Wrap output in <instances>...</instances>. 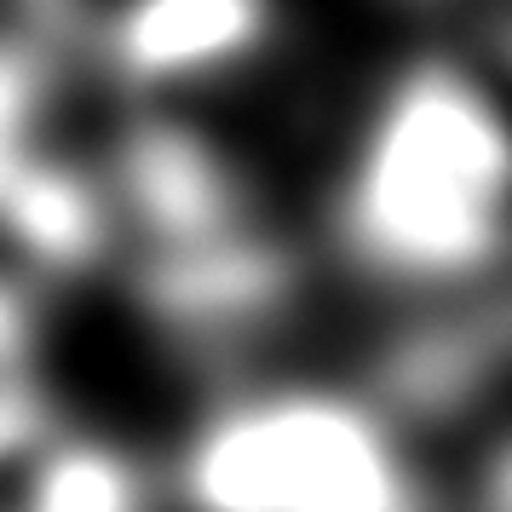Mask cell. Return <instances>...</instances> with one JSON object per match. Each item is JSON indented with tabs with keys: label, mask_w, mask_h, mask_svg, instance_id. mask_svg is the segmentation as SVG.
<instances>
[{
	"label": "cell",
	"mask_w": 512,
	"mask_h": 512,
	"mask_svg": "<svg viewBox=\"0 0 512 512\" xmlns=\"http://www.w3.org/2000/svg\"><path fill=\"white\" fill-rule=\"evenodd\" d=\"M162 478L121 438L64 426L58 438L18 472L12 512H156Z\"/></svg>",
	"instance_id": "52a82bcc"
},
{
	"label": "cell",
	"mask_w": 512,
	"mask_h": 512,
	"mask_svg": "<svg viewBox=\"0 0 512 512\" xmlns=\"http://www.w3.org/2000/svg\"><path fill=\"white\" fill-rule=\"evenodd\" d=\"M294 259L259 231L225 236L213 248L139 259V300L162 328L190 346L248 340L288 305Z\"/></svg>",
	"instance_id": "277c9868"
},
{
	"label": "cell",
	"mask_w": 512,
	"mask_h": 512,
	"mask_svg": "<svg viewBox=\"0 0 512 512\" xmlns=\"http://www.w3.org/2000/svg\"><path fill=\"white\" fill-rule=\"evenodd\" d=\"M116 202L81 167L24 150L0 162V242L24 277H81L116 242Z\"/></svg>",
	"instance_id": "5b68a950"
},
{
	"label": "cell",
	"mask_w": 512,
	"mask_h": 512,
	"mask_svg": "<svg viewBox=\"0 0 512 512\" xmlns=\"http://www.w3.org/2000/svg\"><path fill=\"white\" fill-rule=\"evenodd\" d=\"M47 98V64L29 41H0V162L35 150V116Z\"/></svg>",
	"instance_id": "9c48e42d"
},
{
	"label": "cell",
	"mask_w": 512,
	"mask_h": 512,
	"mask_svg": "<svg viewBox=\"0 0 512 512\" xmlns=\"http://www.w3.org/2000/svg\"><path fill=\"white\" fill-rule=\"evenodd\" d=\"M512 231V127L455 64L397 81L340 190V248L380 288L455 294Z\"/></svg>",
	"instance_id": "6da1fadb"
},
{
	"label": "cell",
	"mask_w": 512,
	"mask_h": 512,
	"mask_svg": "<svg viewBox=\"0 0 512 512\" xmlns=\"http://www.w3.org/2000/svg\"><path fill=\"white\" fill-rule=\"evenodd\" d=\"M64 432V415L52 392L29 374H0V472L18 478L52 438Z\"/></svg>",
	"instance_id": "ba28073f"
},
{
	"label": "cell",
	"mask_w": 512,
	"mask_h": 512,
	"mask_svg": "<svg viewBox=\"0 0 512 512\" xmlns=\"http://www.w3.org/2000/svg\"><path fill=\"white\" fill-rule=\"evenodd\" d=\"M478 512H512V432L489 449L478 472Z\"/></svg>",
	"instance_id": "8fae6325"
},
{
	"label": "cell",
	"mask_w": 512,
	"mask_h": 512,
	"mask_svg": "<svg viewBox=\"0 0 512 512\" xmlns=\"http://www.w3.org/2000/svg\"><path fill=\"white\" fill-rule=\"evenodd\" d=\"M35 294L24 271H0V374H29L35 369Z\"/></svg>",
	"instance_id": "30bf717a"
},
{
	"label": "cell",
	"mask_w": 512,
	"mask_h": 512,
	"mask_svg": "<svg viewBox=\"0 0 512 512\" xmlns=\"http://www.w3.org/2000/svg\"><path fill=\"white\" fill-rule=\"evenodd\" d=\"M173 512H432L409 426L340 380L213 397L162 472Z\"/></svg>",
	"instance_id": "7a4b0ae2"
},
{
	"label": "cell",
	"mask_w": 512,
	"mask_h": 512,
	"mask_svg": "<svg viewBox=\"0 0 512 512\" xmlns=\"http://www.w3.org/2000/svg\"><path fill=\"white\" fill-rule=\"evenodd\" d=\"M265 35V0H127L110 24V64L127 81L225 70Z\"/></svg>",
	"instance_id": "8992f818"
},
{
	"label": "cell",
	"mask_w": 512,
	"mask_h": 512,
	"mask_svg": "<svg viewBox=\"0 0 512 512\" xmlns=\"http://www.w3.org/2000/svg\"><path fill=\"white\" fill-rule=\"evenodd\" d=\"M104 190L116 202L121 225L144 236V259L190 254V248H213L225 236L254 231L236 167L219 156V144L202 139L185 121L127 127L110 156Z\"/></svg>",
	"instance_id": "3957f363"
}]
</instances>
